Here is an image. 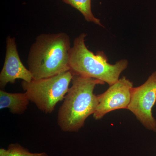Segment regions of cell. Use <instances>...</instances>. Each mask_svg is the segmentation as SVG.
Masks as SVG:
<instances>
[{
	"label": "cell",
	"mask_w": 156,
	"mask_h": 156,
	"mask_svg": "<svg viewBox=\"0 0 156 156\" xmlns=\"http://www.w3.org/2000/svg\"><path fill=\"white\" fill-rule=\"evenodd\" d=\"M73 75L70 71L53 76L30 82L23 81L21 86L30 101L41 111L50 114L56 104L64 100L69 89Z\"/></svg>",
	"instance_id": "277c9868"
},
{
	"label": "cell",
	"mask_w": 156,
	"mask_h": 156,
	"mask_svg": "<svg viewBox=\"0 0 156 156\" xmlns=\"http://www.w3.org/2000/svg\"><path fill=\"white\" fill-rule=\"evenodd\" d=\"M30 100L25 92L10 93L0 90V109L8 108L11 113L22 115L27 110Z\"/></svg>",
	"instance_id": "ba28073f"
},
{
	"label": "cell",
	"mask_w": 156,
	"mask_h": 156,
	"mask_svg": "<svg viewBox=\"0 0 156 156\" xmlns=\"http://www.w3.org/2000/svg\"><path fill=\"white\" fill-rule=\"evenodd\" d=\"M72 47L64 32L39 35L31 46L27 64L33 79L53 76L69 70Z\"/></svg>",
	"instance_id": "6da1fadb"
},
{
	"label": "cell",
	"mask_w": 156,
	"mask_h": 156,
	"mask_svg": "<svg viewBox=\"0 0 156 156\" xmlns=\"http://www.w3.org/2000/svg\"><path fill=\"white\" fill-rule=\"evenodd\" d=\"M5 57L4 66L0 73V87L3 89L10 83L14 84L20 79L30 82L33 76L20 60L17 51L16 39L9 36L6 39Z\"/></svg>",
	"instance_id": "52a82bcc"
},
{
	"label": "cell",
	"mask_w": 156,
	"mask_h": 156,
	"mask_svg": "<svg viewBox=\"0 0 156 156\" xmlns=\"http://www.w3.org/2000/svg\"><path fill=\"white\" fill-rule=\"evenodd\" d=\"M71 83V87L58 109L57 124L64 132H77L97 108L98 100L94 93L95 87L105 83L97 79L76 75H73Z\"/></svg>",
	"instance_id": "7a4b0ae2"
},
{
	"label": "cell",
	"mask_w": 156,
	"mask_h": 156,
	"mask_svg": "<svg viewBox=\"0 0 156 156\" xmlns=\"http://www.w3.org/2000/svg\"><path fill=\"white\" fill-rule=\"evenodd\" d=\"M156 102V71L145 83L132 88L130 104L127 109L131 112L136 119L149 130L156 133V119L152 109Z\"/></svg>",
	"instance_id": "5b68a950"
},
{
	"label": "cell",
	"mask_w": 156,
	"mask_h": 156,
	"mask_svg": "<svg viewBox=\"0 0 156 156\" xmlns=\"http://www.w3.org/2000/svg\"><path fill=\"white\" fill-rule=\"evenodd\" d=\"M87 34H81L74 40L69 58V70L73 75L93 78L113 85L120 75L128 67V62L122 59L114 64H110L103 51L94 54L85 44Z\"/></svg>",
	"instance_id": "3957f363"
},
{
	"label": "cell",
	"mask_w": 156,
	"mask_h": 156,
	"mask_svg": "<svg viewBox=\"0 0 156 156\" xmlns=\"http://www.w3.org/2000/svg\"><path fill=\"white\" fill-rule=\"evenodd\" d=\"M63 2L71 6L83 14L86 21L103 27L100 20L94 16L91 8L92 0H62Z\"/></svg>",
	"instance_id": "9c48e42d"
},
{
	"label": "cell",
	"mask_w": 156,
	"mask_h": 156,
	"mask_svg": "<svg viewBox=\"0 0 156 156\" xmlns=\"http://www.w3.org/2000/svg\"><path fill=\"white\" fill-rule=\"evenodd\" d=\"M133 83L126 77L119 79L103 93L98 95V104L93 114L96 120L102 119L110 112L128 108L131 98Z\"/></svg>",
	"instance_id": "8992f818"
},
{
	"label": "cell",
	"mask_w": 156,
	"mask_h": 156,
	"mask_svg": "<svg viewBox=\"0 0 156 156\" xmlns=\"http://www.w3.org/2000/svg\"><path fill=\"white\" fill-rule=\"evenodd\" d=\"M0 156H49L47 153H31L18 143L9 144L7 149H0Z\"/></svg>",
	"instance_id": "30bf717a"
}]
</instances>
